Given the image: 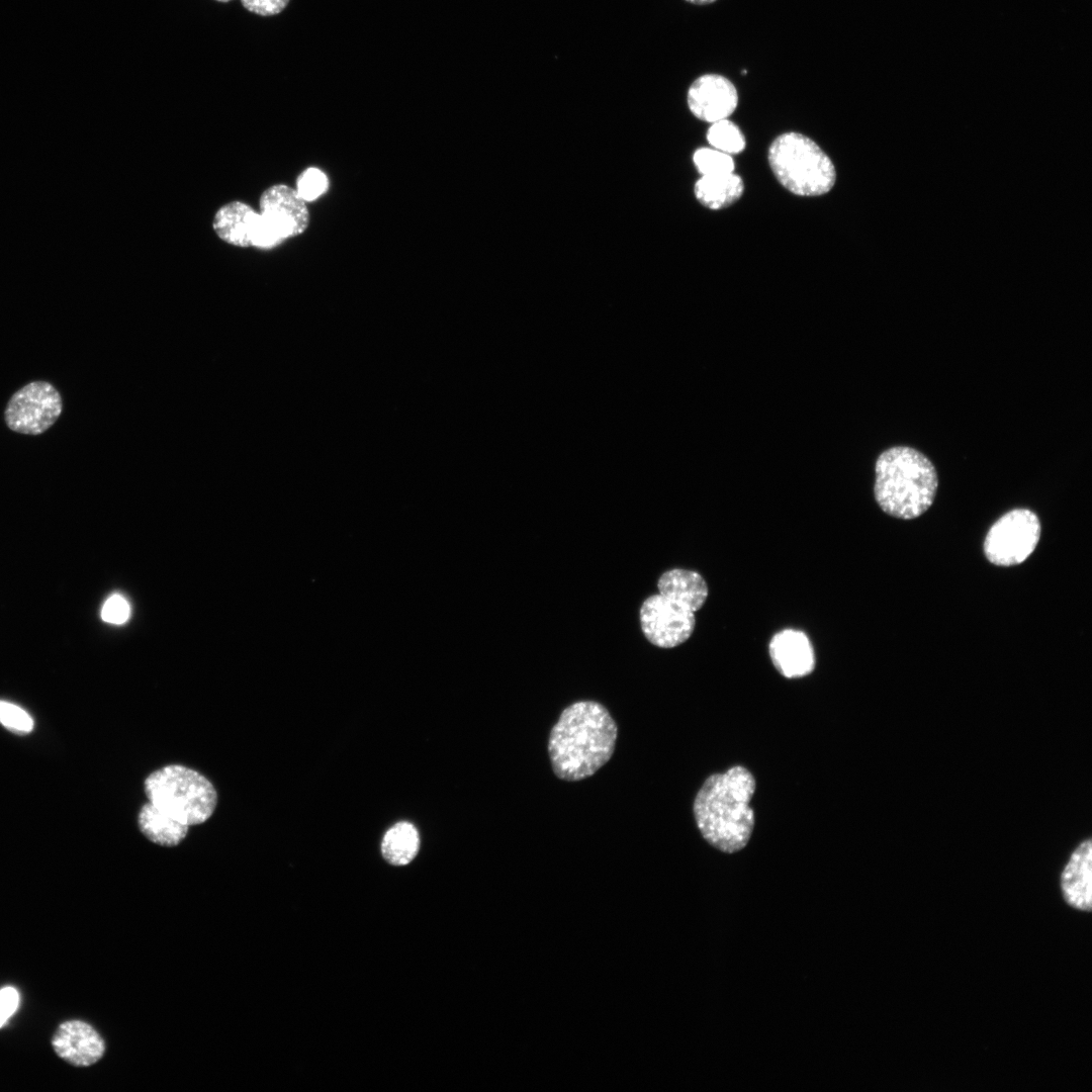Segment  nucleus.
Returning a JSON list of instances; mask_svg holds the SVG:
<instances>
[{
  "label": "nucleus",
  "instance_id": "nucleus-13",
  "mask_svg": "<svg viewBox=\"0 0 1092 1092\" xmlns=\"http://www.w3.org/2000/svg\"><path fill=\"white\" fill-rule=\"evenodd\" d=\"M1091 838L1082 840L1071 853L1060 879L1064 900L1071 907L1091 910Z\"/></svg>",
  "mask_w": 1092,
  "mask_h": 1092
},
{
  "label": "nucleus",
  "instance_id": "nucleus-22",
  "mask_svg": "<svg viewBox=\"0 0 1092 1092\" xmlns=\"http://www.w3.org/2000/svg\"><path fill=\"white\" fill-rule=\"evenodd\" d=\"M130 616V605L127 600L119 595H111L103 604L101 618L104 622L114 625L124 624Z\"/></svg>",
  "mask_w": 1092,
  "mask_h": 1092
},
{
  "label": "nucleus",
  "instance_id": "nucleus-9",
  "mask_svg": "<svg viewBox=\"0 0 1092 1092\" xmlns=\"http://www.w3.org/2000/svg\"><path fill=\"white\" fill-rule=\"evenodd\" d=\"M259 209L283 240L301 235L309 224L306 202L295 188L285 184L265 189L259 199Z\"/></svg>",
  "mask_w": 1092,
  "mask_h": 1092
},
{
  "label": "nucleus",
  "instance_id": "nucleus-15",
  "mask_svg": "<svg viewBox=\"0 0 1092 1092\" xmlns=\"http://www.w3.org/2000/svg\"><path fill=\"white\" fill-rule=\"evenodd\" d=\"M740 176L732 173L702 176L695 184L698 201L710 209H722L736 202L743 194Z\"/></svg>",
  "mask_w": 1092,
  "mask_h": 1092
},
{
  "label": "nucleus",
  "instance_id": "nucleus-8",
  "mask_svg": "<svg viewBox=\"0 0 1092 1092\" xmlns=\"http://www.w3.org/2000/svg\"><path fill=\"white\" fill-rule=\"evenodd\" d=\"M63 400L57 388L42 380L32 381L18 389L4 411L7 427L24 435H40L59 419Z\"/></svg>",
  "mask_w": 1092,
  "mask_h": 1092
},
{
  "label": "nucleus",
  "instance_id": "nucleus-23",
  "mask_svg": "<svg viewBox=\"0 0 1092 1092\" xmlns=\"http://www.w3.org/2000/svg\"><path fill=\"white\" fill-rule=\"evenodd\" d=\"M241 3L252 13L260 16H273L283 11L289 0H241Z\"/></svg>",
  "mask_w": 1092,
  "mask_h": 1092
},
{
  "label": "nucleus",
  "instance_id": "nucleus-16",
  "mask_svg": "<svg viewBox=\"0 0 1092 1092\" xmlns=\"http://www.w3.org/2000/svg\"><path fill=\"white\" fill-rule=\"evenodd\" d=\"M138 822L141 832L150 841L167 847L178 845L186 837L189 827L150 802L142 806Z\"/></svg>",
  "mask_w": 1092,
  "mask_h": 1092
},
{
  "label": "nucleus",
  "instance_id": "nucleus-26",
  "mask_svg": "<svg viewBox=\"0 0 1092 1092\" xmlns=\"http://www.w3.org/2000/svg\"><path fill=\"white\" fill-rule=\"evenodd\" d=\"M216 1H218V2H229L231 0H216Z\"/></svg>",
  "mask_w": 1092,
  "mask_h": 1092
},
{
  "label": "nucleus",
  "instance_id": "nucleus-21",
  "mask_svg": "<svg viewBox=\"0 0 1092 1092\" xmlns=\"http://www.w3.org/2000/svg\"><path fill=\"white\" fill-rule=\"evenodd\" d=\"M0 723L19 733H28L33 728L31 716L19 706L6 701H0Z\"/></svg>",
  "mask_w": 1092,
  "mask_h": 1092
},
{
  "label": "nucleus",
  "instance_id": "nucleus-25",
  "mask_svg": "<svg viewBox=\"0 0 1092 1092\" xmlns=\"http://www.w3.org/2000/svg\"><path fill=\"white\" fill-rule=\"evenodd\" d=\"M686 1H688V2H690L692 4H696V5H707V4L713 3V2H715L717 0H686Z\"/></svg>",
  "mask_w": 1092,
  "mask_h": 1092
},
{
  "label": "nucleus",
  "instance_id": "nucleus-20",
  "mask_svg": "<svg viewBox=\"0 0 1092 1092\" xmlns=\"http://www.w3.org/2000/svg\"><path fill=\"white\" fill-rule=\"evenodd\" d=\"M328 188L326 174L316 168L305 169L296 180L295 190L305 201L320 197Z\"/></svg>",
  "mask_w": 1092,
  "mask_h": 1092
},
{
  "label": "nucleus",
  "instance_id": "nucleus-3",
  "mask_svg": "<svg viewBox=\"0 0 1092 1092\" xmlns=\"http://www.w3.org/2000/svg\"><path fill=\"white\" fill-rule=\"evenodd\" d=\"M875 498L886 514L910 520L932 505L938 485L932 462L920 451L895 446L876 461Z\"/></svg>",
  "mask_w": 1092,
  "mask_h": 1092
},
{
  "label": "nucleus",
  "instance_id": "nucleus-2",
  "mask_svg": "<svg viewBox=\"0 0 1092 1092\" xmlns=\"http://www.w3.org/2000/svg\"><path fill=\"white\" fill-rule=\"evenodd\" d=\"M755 791L753 776L742 766L709 777L694 802V814L703 837L717 849L732 853L743 848L752 833Z\"/></svg>",
  "mask_w": 1092,
  "mask_h": 1092
},
{
  "label": "nucleus",
  "instance_id": "nucleus-10",
  "mask_svg": "<svg viewBox=\"0 0 1092 1092\" xmlns=\"http://www.w3.org/2000/svg\"><path fill=\"white\" fill-rule=\"evenodd\" d=\"M687 102L697 118L713 123L726 119L734 112L738 104V93L726 77L705 74L691 84Z\"/></svg>",
  "mask_w": 1092,
  "mask_h": 1092
},
{
  "label": "nucleus",
  "instance_id": "nucleus-1",
  "mask_svg": "<svg viewBox=\"0 0 1092 1092\" xmlns=\"http://www.w3.org/2000/svg\"><path fill=\"white\" fill-rule=\"evenodd\" d=\"M618 728L600 703L579 701L565 708L548 741L557 778L576 782L593 776L613 755Z\"/></svg>",
  "mask_w": 1092,
  "mask_h": 1092
},
{
  "label": "nucleus",
  "instance_id": "nucleus-12",
  "mask_svg": "<svg viewBox=\"0 0 1092 1092\" xmlns=\"http://www.w3.org/2000/svg\"><path fill=\"white\" fill-rule=\"evenodd\" d=\"M775 667L788 678L806 676L815 667V652L809 637L800 630L784 629L768 644Z\"/></svg>",
  "mask_w": 1092,
  "mask_h": 1092
},
{
  "label": "nucleus",
  "instance_id": "nucleus-14",
  "mask_svg": "<svg viewBox=\"0 0 1092 1092\" xmlns=\"http://www.w3.org/2000/svg\"><path fill=\"white\" fill-rule=\"evenodd\" d=\"M259 212L242 201H231L220 206L212 220L215 235L224 243L240 247H252V234Z\"/></svg>",
  "mask_w": 1092,
  "mask_h": 1092
},
{
  "label": "nucleus",
  "instance_id": "nucleus-19",
  "mask_svg": "<svg viewBox=\"0 0 1092 1092\" xmlns=\"http://www.w3.org/2000/svg\"><path fill=\"white\" fill-rule=\"evenodd\" d=\"M693 161L702 176L732 173L735 167L730 155L710 148L698 149Z\"/></svg>",
  "mask_w": 1092,
  "mask_h": 1092
},
{
  "label": "nucleus",
  "instance_id": "nucleus-18",
  "mask_svg": "<svg viewBox=\"0 0 1092 1092\" xmlns=\"http://www.w3.org/2000/svg\"><path fill=\"white\" fill-rule=\"evenodd\" d=\"M707 140L716 150L728 155L739 154L745 148V139L741 130L727 118L712 123L707 132Z\"/></svg>",
  "mask_w": 1092,
  "mask_h": 1092
},
{
  "label": "nucleus",
  "instance_id": "nucleus-4",
  "mask_svg": "<svg viewBox=\"0 0 1092 1092\" xmlns=\"http://www.w3.org/2000/svg\"><path fill=\"white\" fill-rule=\"evenodd\" d=\"M657 588L658 594L645 599L640 607V626L651 644L672 648L692 636L695 613L704 606L709 590L676 579L661 580Z\"/></svg>",
  "mask_w": 1092,
  "mask_h": 1092
},
{
  "label": "nucleus",
  "instance_id": "nucleus-7",
  "mask_svg": "<svg viewBox=\"0 0 1092 1092\" xmlns=\"http://www.w3.org/2000/svg\"><path fill=\"white\" fill-rule=\"evenodd\" d=\"M1040 537L1037 516L1027 509H1015L1003 515L988 531L984 542L987 559L999 566L1025 561Z\"/></svg>",
  "mask_w": 1092,
  "mask_h": 1092
},
{
  "label": "nucleus",
  "instance_id": "nucleus-24",
  "mask_svg": "<svg viewBox=\"0 0 1092 1092\" xmlns=\"http://www.w3.org/2000/svg\"><path fill=\"white\" fill-rule=\"evenodd\" d=\"M19 1004V993L12 986L0 990V1027L15 1012Z\"/></svg>",
  "mask_w": 1092,
  "mask_h": 1092
},
{
  "label": "nucleus",
  "instance_id": "nucleus-6",
  "mask_svg": "<svg viewBox=\"0 0 1092 1092\" xmlns=\"http://www.w3.org/2000/svg\"><path fill=\"white\" fill-rule=\"evenodd\" d=\"M145 792L150 803L179 822L204 823L213 814L217 793L198 771L180 764H170L148 776Z\"/></svg>",
  "mask_w": 1092,
  "mask_h": 1092
},
{
  "label": "nucleus",
  "instance_id": "nucleus-5",
  "mask_svg": "<svg viewBox=\"0 0 1092 1092\" xmlns=\"http://www.w3.org/2000/svg\"><path fill=\"white\" fill-rule=\"evenodd\" d=\"M769 167L780 184L799 196H820L835 185L831 159L810 138L794 131L777 136L768 149Z\"/></svg>",
  "mask_w": 1092,
  "mask_h": 1092
},
{
  "label": "nucleus",
  "instance_id": "nucleus-11",
  "mask_svg": "<svg viewBox=\"0 0 1092 1092\" xmlns=\"http://www.w3.org/2000/svg\"><path fill=\"white\" fill-rule=\"evenodd\" d=\"M56 1055L74 1067H90L105 1054L101 1034L88 1022L71 1019L62 1022L51 1040Z\"/></svg>",
  "mask_w": 1092,
  "mask_h": 1092
},
{
  "label": "nucleus",
  "instance_id": "nucleus-17",
  "mask_svg": "<svg viewBox=\"0 0 1092 1092\" xmlns=\"http://www.w3.org/2000/svg\"><path fill=\"white\" fill-rule=\"evenodd\" d=\"M419 847L420 837L416 827L408 822H398L383 836L381 852L389 863L404 866L415 858Z\"/></svg>",
  "mask_w": 1092,
  "mask_h": 1092
}]
</instances>
